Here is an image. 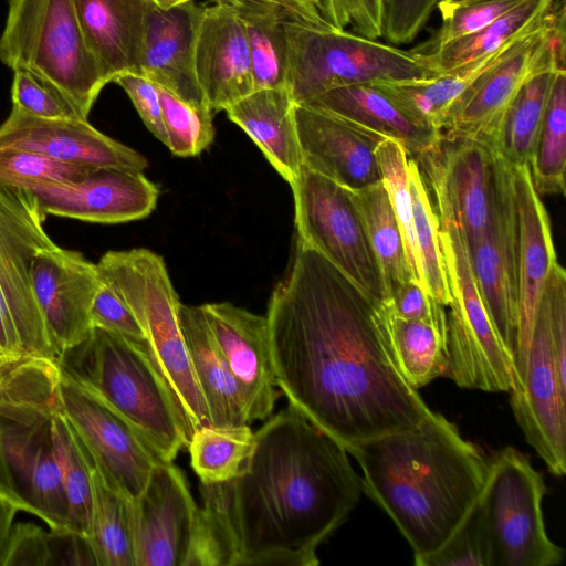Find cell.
I'll return each mask as SVG.
<instances>
[{"instance_id": "1", "label": "cell", "mask_w": 566, "mask_h": 566, "mask_svg": "<svg viewBox=\"0 0 566 566\" xmlns=\"http://www.w3.org/2000/svg\"><path fill=\"white\" fill-rule=\"evenodd\" d=\"M379 303L297 238L268 306L277 388L346 449L412 428L431 410L396 365Z\"/></svg>"}, {"instance_id": "2", "label": "cell", "mask_w": 566, "mask_h": 566, "mask_svg": "<svg viewBox=\"0 0 566 566\" xmlns=\"http://www.w3.org/2000/svg\"><path fill=\"white\" fill-rule=\"evenodd\" d=\"M348 455L290 405L270 418L238 476L200 483L205 536L218 564H319L317 547L363 494Z\"/></svg>"}, {"instance_id": "3", "label": "cell", "mask_w": 566, "mask_h": 566, "mask_svg": "<svg viewBox=\"0 0 566 566\" xmlns=\"http://www.w3.org/2000/svg\"><path fill=\"white\" fill-rule=\"evenodd\" d=\"M365 493L395 523L413 564L434 553L478 501L488 459L442 415L347 448Z\"/></svg>"}, {"instance_id": "4", "label": "cell", "mask_w": 566, "mask_h": 566, "mask_svg": "<svg viewBox=\"0 0 566 566\" xmlns=\"http://www.w3.org/2000/svg\"><path fill=\"white\" fill-rule=\"evenodd\" d=\"M55 360L24 357L0 378V496L70 533L69 509L52 440L59 410Z\"/></svg>"}, {"instance_id": "5", "label": "cell", "mask_w": 566, "mask_h": 566, "mask_svg": "<svg viewBox=\"0 0 566 566\" xmlns=\"http://www.w3.org/2000/svg\"><path fill=\"white\" fill-rule=\"evenodd\" d=\"M56 363L118 413L160 460L174 461L187 446L179 407L145 343L94 327Z\"/></svg>"}, {"instance_id": "6", "label": "cell", "mask_w": 566, "mask_h": 566, "mask_svg": "<svg viewBox=\"0 0 566 566\" xmlns=\"http://www.w3.org/2000/svg\"><path fill=\"white\" fill-rule=\"evenodd\" d=\"M96 265L102 280L138 321L150 356L179 407L188 444L192 433L210 421L180 325L181 303L164 259L149 249L136 248L108 251Z\"/></svg>"}, {"instance_id": "7", "label": "cell", "mask_w": 566, "mask_h": 566, "mask_svg": "<svg viewBox=\"0 0 566 566\" xmlns=\"http://www.w3.org/2000/svg\"><path fill=\"white\" fill-rule=\"evenodd\" d=\"M0 61L51 81L85 118L107 84L85 43L74 0H10Z\"/></svg>"}, {"instance_id": "8", "label": "cell", "mask_w": 566, "mask_h": 566, "mask_svg": "<svg viewBox=\"0 0 566 566\" xmlns=\"http://www.w3.org/2000/svg\"><path fill=\"white\" fill-rule=\"evenodd\" d=\"M286 87L295 105L336 87L432 76L410 50L345 30L286 23Z\"/></svg>"}, {"instance_id": "9", "label": "cell", "mask_w": 566, "mask_h": 566, "mask_svg": "<svg viewBox=\"0 0 566 566\" xmlns=\"http://www.w3.org/2000/svg\"><path fill=\"white\" fill-rule=\"evenodd\" d=\"M34 195L0 182V355L55 360L31 279L35 254L54 242Z\"/></svg>"}, {"instance_id": "10", "label": "cell", "mask_w": 566, "mask_h": 566, "mask_svg": "<svg viewBox=\"0 0 566 566\" xmlns=\"http://www.w3.org/2000/svg\"><path fill=\"white\" fill-rule=\"evenodd\" d=\"M452 302L447 311V374L459 387L510 391L514 367L480 294L465 239L455 223L440 224Z\"/></svg>"}, {"instance_id": "11", "label": "cell", "mask_w": 566, "mask_h": 566, "mask_svg": "<svg viewBox=\"0 0 566 566\" xmlns=\"http://www.w3.org/2000/svg\"><path fill=\"white\" fill-rule=\"evenodd\" d=\"M542 473L514 447L488 459V472L478 499L489 533L493 566H555L562 547L546 532Z\"/></svg>"}, {"instance_id": "12", "label": "cell", "mask_w": 566, "mask_h": 566, "mask_svg": "<svg viewBox=\"0 0 566 566\" xmlns=\"http://www.w3.org/2000/svg\"><path fill=\"white\" fill-rule=\"evenodd\" d=\"M565 1L549 19L474 81L452 105L441 129L446 138L481 142L494 148L505 114L522 86L549 67H566Z\"/></svg>"}, {"instance_id": "13", "label": "cell", "mask_w": 566, "mask_h": 566, "mask_svg": "<svg viewBox=\"0 0 566 566\" xmlns=\"http://www.w3.org/2000/svg\"><path fill=\"white\" fill-rule=\"evenodd\" d=\"M297 238L377 302L385 290L354 191L301 167L290 185Z\"/></svg>"}, {"instance_id": "14", "label": "cell", "mask_w": 566, "mask_h": 566, "mask_svg": "<svg viewBox=\"0 0 566 566\" xmlns=\"http://www.w3.org/2000/svg\"><path fill=\"white\" fill-rule=\"evenodd\" d=\"M57 396L60 411L106 483L136 500L160 460L157 454L118 413L61 369Z\"/></svg>"}, {"instance_id": "15", "label": "cell", "mask_w": 566, "mask_h": 566, "mask_svg": "<svg viewBox=\"0 0 566 566\" xmlns=\"http://www.w3.org/2000/svg\"><path fill=\"white\" fill-rule=\"evenodd\" d=\"M496 157L488 144L441 135L436 146L415 158L434 198L439 224L455 223L468 248L481 238L490 220Z\"/></svg>"}, {"instance_id": "16", "label": "cell", "mask_w": 566, "mask_h": 566, "mask_svg": "<svg viewBox=\"0 0 566 566\" xmlns=\"http://www.w3.org/2000/svg\"><path fill=\"white\" fill-rule=\"evenodd\" d=\"M468 254L486 311L515 369L518 349L516 214L512 164L499 154L490 220L481 238L468 248Z\"/></svg>"}, {"instance_id": "17", "label": "cell", "mask_w": 566, "mask_h": 566, "mask_svg": "<svg viewBox=\"0 0 566 566\" xmlns=\"http://www.w3.org/2000/svg\"><path fill=\"white\" fill-rule=\"evenodd\" d=\"M515 420L548 471L566 473V374L558 367L539 301L521 385L510 391Z\"/></svg>"}, {"instance_id": "18", "label": "cell", "mask_w": 566, "mask_h": 566, "mask_svg": "<svg viewBox=\"0 0 566 566\" xmlns=\"http://www.w3.org/2000/svg\"><path fill=\"white\" fill-rule=\"evenodd\" d=\"M136 566H189L200 524L185 473L159 460L142 494L132 501Z\"/></svg>"}, {"instance_id": "19", "label": "cell", "mask_w": 566, "mask_h": 566, "mask_svg": "<svg viewBox=\"0 0 566 566\" xmlns=\"http://www.w3.org/2000/svg\"><path fill=\"white\" fill-rule=\"evenodd\" d=\"M31 279L38 307L59 358L93 329L91 307L102 282L97 265L80 252L54 243L35 254Z\"/></svg>"}, {"instance_id": "20", "label": "cell", "mask_w": 566, "mask_h": 566, "mask_svg": "<svg viewBox=\"0 0 566 566\" xmlns=\"http://www.w3.org/2000/svg\"><path fill=\"white\" fill-rule=\"evenodd\" d=\"M302 166L353 191L381 181L377 146L387 137L329 111L295 105Z\"/></svg>"}, {"instance_id": "21", "label": "cell", "mask_w": 566, "mask_h": 566, "mask_svg": "<svg viewBox=\"0 0 566 566\" xmlns=\"http://www.w3.org/2000/svg\"><path fill=\"white\" fill-rule=\"evenodd\" d=\"M48 216L97 223H122L148 217L159 189L143 171L95 168L75 182L41 184L29 189Z\"/></svg>"}, {"instance_id": "22", "label": "cell", "mask_w": 566, "mask_h": 566, "mask_svg": "<svg viewBox=\"0 0 566 566\" xmlns=\"http://www.w3.org/2000/svg\"><path fill=\"white\" fill-rule=\"evenodd\" d=\"M200 307L237 380L248 422L266 419L280 396L266 316L229 302L207 303Z\"/></svg>"}, {"instance_id": "23", "label": "cell", "mask_w": 566, "mask_h": 566, "mask_svg": "<svg viewBox=\"0 0 566 566\" xmlns=\"http://www.w3.org/2000/svg\"><path fill=\"white\" fill-rule=\"evenodd\" d=\"M0 148L30 150L88 168L144 171L148 166L140 153L101 133L87 119L41 118L14 107L0 125Z\"/></svg>"}, {"instance_id": "24", "label": "cell", "mask_w": 566, "mask_h": 566, "mask_svg": "<svg viewBox=\"0 0 566 566\" xmlns=\"http://www.w3.org/2000/svg\"><path fill=\"white\" fill-rule=\"evenodd\" d=\"M512 174L516 214L518 349L511 390L522 382L542 293L557 261L548 213L534 188L528 166L512 165Z\"/></svg>"}, {"instance_id": "25", "label": "cell", "mask_w": 566, "mask_h": 566, "mask_svg": "<svg viewBox=\"0 0 566 566\" xmlns=\"http://www.w3.org/2000/svg\"><path fill=\"white\" fill-rule=\"evenodd\" d=\"M193 70L206 103L224 111L254 91L243 21L231 6H201L193 48Z\"/></svg>"}, {"instance_id": "26", "label": "cell", "mask_w": 566, "mask_h": 566, "mask_svg": "<svg viewBox=\"0 0 566 566\" xmlns=\"http://www.w3.org/2000/svg\"><path fill=\"white\" fill-rule=\"evenodd\" d=\"M201 6L190 1L160 9L148 0L140 75L193 105H208L193 70V48Z\"/></svg>"}, {"instance_id": "27", "label": "cell", "mask_w": 566, "mask_h": 566, "mask_svg": "<svg viewBox=\"0 0 566 566\" xmlns=\"http://www.w3.org/2000/svg\"><path fill=\"white\" fill-rule=\"evenodd\" d=\"M148 0H74L85 43L108 84L140 75Z\"/></svg>"}, {"instance_id": "28", "label": "cell", "mask_w": 566, "mask_h": 566, "mask_svg": "<svg viewBox=\"0 0 566 566\" xmlns=\"http://www.w3.org/2000/svg\"><path fill=\"white\" fill-rule=\"evenodd\" d=\"M303 105L329 111L397 140L413 159L441 139L439 129L413 118L375 82L336 87Z\"/></svg>"}, {"instance_id": "29", "label": "cell", "mask_w": 566, "mask_h": 566, "mask_svg": "<svg viewBox=\"0 0 566 566\" xmlns=\"http://www.w3.org/2000/svg\"><path fill=\"white\" fill-rule=\"evenodd\" d=\"M294 106L281 86L255 90L224 109L290 185L302 167Z\"/></svg>"}, {"instance_id": "30", "label": "cell", "mask_w": 566, "mask_h": 566, "mask_svg": "<svg viewBox=\"0 0 566 566\" xmlns=\"http://www.w3.org/2000/svg\"><path fill=\"white\" fill-rule=\"evenodd\" d=\"M179 319L210 426L249 424L239 386L199 306L180 304Z\"/></svg>"}, {"instance_id": "31", "label": "cell", "mask_w": 566, "mask_h": 566, "mask_svg": "<svg viewBox=\"0 0 566 566\" xmlns=\"http://www.w3.org/2000/svg\"><path fill=\"white\" fill-rule=\"evenodd\" d=\"M533 31L494 52L427 78L375 83L413 118L441 132L449 111L463 92Z\"/></svg>"}, {"instance_id": "32", "label": "cell", "mask_w": 566, "mask_h": 566, "mask_svg": "<svg viewBox=\"0 0 566 566\" xmlns=\"http://www.w3.org/2000/svg\"><path fill=\"white\" fill-rule=\"evenodd\" d=\"M387 339L396 365L415 389H420L447 373V323L407 319L379 303Z\"/></svg>"}, {"instance_id": "33", "label": "cell", "mask_w": 566, "mask_h": 566, "mask_svg": "<svg viewBox=\"0 0 566 566\" xmlns=\"http://www.w3.org/2000/svg\"><path fill=\"white\" fill-rule=\"evenodd\" d=\"M559 0H524L480 31L418 55L432 76L494 52L545 22ZM417 55V54H416Z\"/></svg>"}, {"instance_id": "34", "label": "cell", "mask_w": 566, "mask_h": 566, "mask_svg": "<svg viewBox=\"0 0 566 566\" xmlns=\"http://www.w3.org/2000/svg\"><path fill=\"white\" fill-rule=\"evenodd\" d=\"M243 21L255 90L286 86V17L277 9L251 1H221Z\"/></svg>"}, {"instance_id": "35", "label": "cell", "mask_w": 566, "mask_h": 566, "mask_svg": "<svg viewBox=\"0 0 566 566\" xmlns=\"http://www.w3.org/2000/svg\"><path fill=\"white\" fill-rule=\"evenodd\" d=\"M92 515L87 538L97 566H136L132 501L111 488L93 464Z\"/></svg>"}, {"instance_id": "36", "label": "cell", "mask_w": 566, "mask_h": 566, "mask_svg": "<svg viewBox=\"0 0 566 566\" xmlns=\"http://www.w3.org/2000/svg\"><path fill=\"white\" fill-rule=\"evenodd\" d=\"M354 195L380 271L386 300L397 285L413 280L401 231L382 181L356 190Z\"/></svg>"}, {"instance_id": "37", "label": "cell", "mask_w": 566, "mask_h": 566, "mask_svg": "<svg viewBox=\"0 0 566 566\" xmlns=\"http://www.w3.org/2000/svg\"><path fill=\"white\" fill-rule=\"evenodd\" d=\"M549 67L527 80L509 107L494 149L512 165H527L543 122L551 86L557 71Z\"/></svg>"}, {"instance_id": "38", "label": "cell", "mask_w": 566, "mask_h": 566, "mask_svg": "<svg viewBox=\"0 0 566 566\" xmlns=\"http://www.w3.org/2000/svg\"><path fill=\"white\" fill-rule=\"evenodd\" d=\"M566 167V69L557 71L528 169L539 195H562Z\"/></svg>"}, {"instance_id": "39", "label": "cell", "mask_w": 566, "mask_h": 566, "mask_svg": "<svg viewBox=\"0 0 566 566\" xmlns=\"http://www.w3.org/2000/svg\"><path fill=\"white\" fill-rule=\"evenodd\" d=\"M52 440L67 502L70 533L87 539L92 515L93 461L60 407L52 418Z\"/></svg>"}, {"instance_id": "40", "label": "cell", "mask_w": 566, "mask_h": 566, "mask_svg": "<svg viewBox=\"0 0 566 566\" xmlns=\"http://www.w3.org/2000/svg\"><path fill=\"white\" fill-rule=\"evenodd\" d=\"M408 182L412 200L413 233L420 264L421 285L437 303L452 302L440 242V224L429 190L416 160L408 158Z\"/></svg>"}, {"instance_id": "41", "label": "cell", "mask_w": 566, "mask_h": 566, "mask_svg": "<svg viewBox=\"0 0 566 566\" xmlns=\"http://www.w3.org/2000/svg\"><path fill=\"white\" fill-rule=\"evenodd\" d=\"M248 424L203 426L189 439L190 464L200 483L230 481L242 471L253 447Z\"/></svg>"}, {"instance_id": "42", "label": "cell", "mask_w": 566, "mask_h": 566, "mask_svg": "<svg viewBox=\"0 0 566 566\" xmlns=\"http://www.w3.org/2000/svg\"><path fill=\"white\" fill-rule=\"evenodd\" d=\"M376 157L381 181L401 231L411 275L421 285L420 264L413 233L412 200L408 182L409 155L399 142L385 138L377 146Z\"/></svg>"}, {"instance_id": "43", "label": "cell", "mask_w": 566, "mask_h": 566, "mask_svg": "<svg viewBox=\"0 0 566 566\" xmlns=\"http://www.w3.org/2000/svg\"><path fill=\"white\" fill-rule=\"evenodd\" d=\"M523 1L440 0L437 4L441 19L439 28L410 51L417 55L429 54L451 41L480 31Z\"/></svg>"}, {"instance_id": "44", "label": "cell", "mask_w": 566, "mask_h": 566, "mask_svg": "<svg viewBox=\"0 0 566 566\" xmlns=\"http://www.w3.org/2000/svg\"><path fill=\"white\" fill-rule=\"evenodd\" d=\"M159 93L166 146L178 157H195L207 149L214 138L212 111L208 105H193L156 85Z\"/></svg>"}, {"instance_id": "45", "label": "cell", "mask_w": 566, "mask_h": 566, "mask_svg": "<svg viewBox=\"0 0 566 566\" xmlns=\"http://www.w3.org/2000/svg\"><path fill=\"white\" fill-rule=\"evenodd\" d=\"M416 566H493L492 546L479 501L444 544Z\"/></svg>"}, {"instance_id": "46", "label": "cell", "mask_w": 566, "mask_h": 566, "mask_svg": "<svg viewBox=\"0 0 566 566\" xmlns=\"http://www.w3.org/2000/svg\"><path fill=\"white\" fill-rule=\"evenodd\" d=\"M95 168L57 161L39 153L0 148V182L29 189L41 184L75 182Z\"/></svg>"}, {"instance_id": "47", "label": "cell", "mask_w": 566, "mask_h": 566, "mask_svg": "<svg viewBox=\"0 0 566 566\" xmlns=\"http://www.w3.org/2000/svg\"><path fill=\"white\" fill-rule=\"evenodd\" d=\"M11 95L12 107L35 117L87 119L55 84L24 67L13 70Z\"/></svg>"}, {"instance_id": "48", "label": "cell", "mask_w": 566, "mask_h": 566, "mask_svg": "<svg viewBox=\"0 0 566 566\" xmlns=\"http://www.w3.org/2000/svg\"><path fill=\"white\" fill-rule=\"evenodd\" d=\"M57 565V536L34 523H14L2 566Z\"/></svg>"}, {"instance_id": "49", "label": "cell", "mask_w": 566, "mask_h": 566, "mask_svg": "<svg viewBox=\"0 0 566 566\" xmlns=\"http://www.w3.org/2000/svg\"><path fill=\"white\" fill-rule=\"evenodd\" d=\"M440 0H382V36L392 45L412 42Z\"/></svg>"}, {"instance_id": "50", "label": "cell", "mask_w": 566, "mask_h": 566, "mask_svg": "<svg viewBox=\"0 0 566 566\" xmlns=\"http://www.w3.org/2000/svg\"><path fill=\"white\" fill-rule=\"evenodd\" d=\"M91 323L93 328L145 343V335L135 315L114 289L103 280L91 307Z\"/></svg>"}, {"instance_id": "51", "label": "cell", "mask_w": 566, "mask_h": 566, "mask_svg": "<svg viewBox=\"0 0 566 566\" xmlns=\"http://www.w3.org/2000/svg\"><path fill=\"white\" fill-rule=\"evenodd\" d=\"M114 82L126 92L148 130L166 145L167 135L156 84L134 73L122 74Z\"/></svg>"}, {"instance_id": "52", "label": "cell", "mask_w": 566, "mask_h": 566, "mask_svg": "<svg viewBox=\"0 0 566 566\" xmlns=\"http://www.w3.org/2000/svg\"><path fill=\"white\" fill-rule=\"evenodd\" d=\"M384 302L402 318L447 323V307L431 298L412 279L397 285Z\"/></svg>"}, {"instance_id": "53", "label": "cell", "mask_w": 566, "mask_h": 566, "mask_svg": "<svg viewBox=\"0 0 566 566\" xmlns=\"http://www.w3.org/2000/svg\"><path fill=\"white\" fill-rule=\"evenodd\" d=\"M347 12L355 33L373 40L382 36V0H347Z\"/></svg>"}, {"instance_id": "54", "label": "cell", "mask_w": 566, "mask_h": 566, "mask_svg": "<svg viewBox=\"0 0 566 566\" xmlns=\"http://www.w3.org/2000/svg\"><path fill=\"white\" fill-rule=\"evenodd\" d=\"M221 2L229 0H211ZM266 4L281 11L290 22L328 28L319 15L314 0H244ZM331 29V28H329Z\"/></svg>"}, {"instance_id": "55", "label": "cell", "mask_w": 566, "mask_h": 566, "mask_svg": "<svg viewBox=\"0 0 566 566\" xmlns=\"http://www.w3.org/2000/svg\"><path fill=\"white\" fill-rule=\"evenodd\" d=\"M19 510L0 496V566H2L7 544Z\"/></svg>"}, {"instance_id": "56", "label": "cell", "mask_w": 566, "mask_h": 566, "mask_svg": "<svg viewBox=\"0 0 566 566\" xmlns=\"http://www.w3.org/2000/svg\"><path fill=\"white\" fill-rule=\"evenodd\" d=\"M160 9H170L193 0H149Z\"/></svg>"}, {"instance_id": "57", "label": "cell", "mask_w": 566, "mask_h": 566, "mask_svg": "<svg viewBox=\"0 0 566 566\" xmlns=\"http://www.w3.org/2000/svg\"><path fill=\"white\" fill-rule=\"evenodd\" d=\"M19 358H24V357H12V356H2V355H0V365L7 364L9 361H12V360H15V359H19Z\"/></svg>"}, {"instance_id": "58", "label": "cell", "mask_w": 566, "mask_h": 566, "mask_svg": "<svg viewBox=\"0 0 566 566\" xmlns=\"http://www.w3.org/2000/svg\"><path fill=\"white\" fill-rule=\"evenodd\" d=\"M21 358L19 359H15V360H12V361H9L7 364H3V365H0V378L1 376L3 375V373L11 366L13 365L15 361L20 360Z\"/></svg>"}]
</instances>
